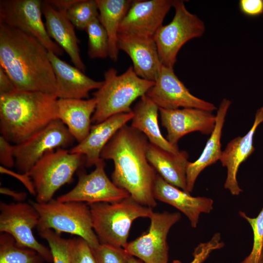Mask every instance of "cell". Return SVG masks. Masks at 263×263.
<instances>
[{
	"label": "cell",
	"mask_w": 263,
	"mask_h": 263,
	"mask_svg": "<svg viewBox=\"0 0 263 263\" xmlns=\"http://www.w3.org/2000/svg\"><path fill=\"white\" fill-rule=\"evenodd\" d=\"M148 143L143 133L126 125L106 144L100 158L113 161L111 177L116 186L139 204L152 208L157 205L153 188L157 174L147 158Z\"/></svg>",
	"instance_id": "1"
},
{
	"label": "cell",
	"mask_w": 263,
	"mask_h": 263,
	"mask_svg": "<svg viewBox=\"0 0 263 263\" xmlns=\"http://www.w3.org/2000/svg\"><path fill=\"white\" fill-rule=\"evenodd\" d=\"M0 66L17 91L56 95V81L48 51L32 36L0 23Z\"/></svg>",
	"instance_id": "2"
},
{
	"label": "cell",
	"mask_w": 263,
	"mask_h": 263,
	"mask_svg": "<svg viewBox=\"0 0 263 263\" xmlns=\"http://www.w3.org/2000/svg\"><path fill=\"white\" fill-rule=\"evenodd\" d=\"M53 94L16 91L0 95V131L10 143L19 144L58 119Z\"/></svg>",
	"instance_id": "3"
},
{
	"label": "cell",
	"mask_w": 263,
	"mask_h": 263,
	"mask_svg": "<svg viewBox=\"0 0 263 263\" xmlns=\"http://www.w3.org/2000/svg\"><path fill=\"white\" fill-rule=\"evenodd\" d=\"M102 85L93 94L96 108L92 123H99L114 115L130 113L132 103L146 94L154 82L140 77L132 66L118 75L117 70L110 68L104 72Z\"/></svg>",
	"instance_id": "4"
},
{
	"label": "cell",
	"mask_w": 263,
	"mask_h": 263,
	"mask_svg": "<svg viewBox=\"0 0 263 263\" xmlns=\"http://www.w3.org/2000/svg\"><path fill=\"white\" fill-rule=\"evenodd\" d=\"M93 228L100 244L124 248L133 222L139 218H149L152 208L143 206L131 196L114 203L88 205Z\"/></svg>",
	"instance_id": "5"
},
{
	"label": "cell",
	"mask_w": 263,
	"mask_h": 263,
	"mask_svg": "<svg viewBox=\"0 0 263 263\" xmlns=\"http://www.w3.org/2000/svg\"><path fill=\"white\" fill-rule=\"evenodd\" d=\"M39 215L37 228L38 232L51 229L60 235L62 232L84 239L92 250L100 245L93 225L89 206L78 202H60L52 199L40 203L29 201Z\"/></svg>",
	"instance_id": "6"
},
{
	"label": "cell",
	"mask_w": 263,
	"mask_h": 263,
	"mask_svg": "<svg viewBox=\"0 0 263 263\" xmlns=\"http://www.w3.org/2000/svg\"><path fill=\"white\" fill-rule=\"evenodd\" d=\"M84 165V157L65 149L46 152L27 173L36 192V202L46 203L62 186L73 180L75 171Z\"/></svg>",
	"instance_id": "7"
},
{
	"label": "cell",
	"mask_w": 263,
	"mask_h": 263,
	"mask_svg": "<svg viewBox=\"0 0 263 263\" xmlns=\"http://www.w3.org/2000/svg\"><path fill=\"white\" fill-rule=\"evenodd\" d=\"M175 14L168 24L162 25L155 34L160 60L165 66L173 68L177 54L189 40L201 37L205 32L204 22L189 12L183 0H173Z\"/></svg>",
	"instance_id": "8"
},
{
	"label": "cell",
	"mask_w": 263,
	"mask_h": 263,
	"mask_svg": "<svg viewBox=\"0 0 263 263\" xmlns=\"http://www.w3.org/2000/svg\"><path fill=\"white\" fill-rule=\"evenodd\" d=\"M39 215L30 203H0V232L11 235L19 246L37 252L47 263H53L49 247L38 242L33 229L37 227Z\"/></svg>",
	"instance_id": "9"
},
{
	"label": "cell",
	"mask_w": 263,
	"mask_h": 263,
	"mask_svg": "<svg viewBox=\"0 0 263 263\" xmlns=\"http://www.w3.org/2000/svg\"><path fill=\"white\" fill-rule=\"evenodd\" d=\"M42 5L40 0H1L0 23L32 36L48 51L62 56L63 50L47 32L42 18Z\"/></svg>",
	"instance_id": "10"
},
{
	"label": "cell",
	"mask_w": 263,
	"mask_h": 263,
	"mask_svg": "<svg viewBox=\"0 0 263 263\" xmlns=\"http://www.w3.org/2000/svg\"><path fill=\"white\" fill-rule=\"evenodd\" d=\"M75 138L67 127L56 119L22 142L14 145L15 166L19 173H28L49 151L65 149L72 145Z\"/></svg>",
	"instance_id": "11"
},
{
	"label": "cell",
	"mask_w": 263,
	"mask_h": 263,
	"mask_svg": "<svg viewBox=\"0 0 263 263\" xmlns=\"http://www.w3.org/2000/svg\"><path fill=\"white\" fill-rule=\"evenodd\" d=\"M181 217L177 212H153L149 217L150 224L148 232L128 243L125 250L145 263H168V235Z\"/></svg>",
	"instance_id": "12"
},
{
	"label": "cell",
	"mask_w": 263,
	"mask_h": 263,
	"mask_svg": "<svg viewBox=\"0 0 263 263\" xmlns=\"http://www.w3.org/2000/svg\"><path fill=\"white\" fill-rule=\"evenodd\" d=\"M104 160L101 159L94 169L86 173L82 169L77 172L75 186L56 199L60 202H86L88 205L98 203H114L130 196L125 190L116 186L107 176Z\"/></svg>",
	"instance_id": "13"
},
{
	"label": "cell",
	"mask_w": 263,
	"mask_h": 263,
	"mask_svg": "<svg viewBox=\"0 0 263 263\" xmlns=\"http://www.w3.org/2000/svg\"><path fill=\"white\" fill-rule=\"evenodd\" d=\"M146 95L159 108H197L212 112L214 104L192 94L174 73L173 68L162 65L154 85Z\"/></svg>",
	"instance_id": "14"
},
{
	"label": "cell",
	"mask_w": 263,
	"mask_h": 263,
	"mask_svg": "<svg viewBox=\"0 0 263 263\" xmlns=\"http://www.w3.org/2000/svg\"><path fill=\"white\" fill-rule=\"evenodd\" d=\"M173 0H133L122 20L119 34L153 38L172 7Z\"/></svg>",
	"instance_id": "15"
},
{
	"label": "cell",
	"mask_w": 263,
	"mask_h": 263,
	"mask_svg": "<svg viewBox=\"0 0 263 263\" xmlns=\"http://www.w3.org/2000/svg\"><path fill=\"white\" fill-rule=\"evenodd\" d=\"M161 125L167 130V139L177 146L179 140L185 135L199 132L210 134L216 123V115L211 112L187 108L168 110L159 108Z\"/></svg>",
	"instance_id": "16"
},
{
	"label": "cell",
	"mask_w": 263,
	"mask_h": 263,
	"mask_svg": "<svg viewBox=\"0 0 263 263\" xmlns=\"http://www.w3.org/2000/svg\"><path fill=\"white\" fill-rule=\"evenodd\" d=\"M117 47L130 56L138 76L155 81L162 64L153 38L119 34Z\"/></svg>",
	"instance_id": "17"
},
{
	"label": "cell",
	"mask_w": 263,
	"mask_h": 263,
	"mask_svg": "<svg viewBox=\"0 0 263 263\" xmlns=\"http://www.w3.org/2000/svg\"><path fill=\"white\" fill-rule=\"evenodd\" d=\"M262 122L263 107L257 110L253 124L246 134L232 139L222 150L220 161L222 166L227 169L224 187L232 195H238L242 191L237 178L239 168L254 151L253 137L256 129Z\"/></svg>",
	"instance_id": "18"
},
{
	"label": "cell",
	"mask_w": 263,
	"mask_h": 263,
	"mask_svg": "<svg viewBox=\"0 0 263 263\" xmlns=\"http://www.w3.org/2000/svg\"><path fill=\"white\" fill-rule=\"evenodd\" d=\"M133 116L132 111L118 114L92 125L86 138L72 148L70 152L84 156L85 167L95 166L101 159L100 154L106 144L120 129L132 120Z\"/></svg>",
	"instance_id": "19"
},
{
	"label": "cell",
	"mask_w": 263,
	"mask_h": 263,
	"mask_svg": "<svg viewBox=\"0 0 263 263\" xmlns=\"http://www.w3.org/2000/svg\"><path fill=\"white\" fill-rule=\"evenodd\" d=\"M56 81V96L58 98L87 99L89 92L101 87L102 81H96L83 72L48 51Z\"/></svg>",
	"instance_id": "20"
},
{
	"label": "cell",
	"mask_w": 263,
	"mask_h": 263,
	"mask_svg": "<svg viewBox=\"0 0 263 263\" xmlns=\"http://www.w3.org/2000/svg\"><path fill=\"white\" fill-rule=\"evenodd\" d=\"M42 10L49 37L69 55L75 66L84 73L86 66L80 55L75 26L67 15V11L56 8L42 1Z\"/></svg>",
	"instance_id": "21"
},
{
	"label": "cell",
	"mask_w": 263,
	"mask_h": 263,
	"mask_svg": "<svg viewBox=\"0 0 263 263\" xmlns=\"http://www.w3.org/2000/svg\"><path fill=\"white\" fill-rule=\"evenodd\" d=\"M153 195L156 200L168 204L184 214L193 228L197 226L202 213H209L213 208L212 199L192 196L168 183L159 174L155 181Z\"/></svg>",
	"instance_id": "22"
},
{
	"label": "cell",
	"mask_w": 263,
	"mask_h": 263,
	"mask_svg": "<svg viewBox=\"0 0 263 263\" xmlns=\"http://www.w3.org/2000/svg\"><path fill=\"white\" fill-rule=\"evenodd\" d=\"M231 104L230 100L224 98L216 115L215 128L210 134L199 157L194 162H189L186 169V184L189 193L193 189L196 180L200 173L207 167L220 160L221 150V139L222 130L227 111Z\"/></svg>",
	"instance_id": "23"
},
{
	"label": "cell",
	"mask_w": 263,
	"mask_h": 263,
	"mask_svg": "<svg viewBox=\"0 0 263 263\" xmlns=\"http://www.w3.org/2000/svg\"><path fill=\"white\" fill-rule=\"evenodd\" d=\"M96 104L94 97L57 99L58 119L65 124L78 143L86 138L90 131Z\"/></svg>",
	"instance_id": "24"
},
{
	"label": "cell",
	"mask_w": 263,
	"mask_h": 263,
	"mask_svg": "<svg viewBox=\"0 0 263 263\" xmlns=\"http://www.w3.org/2000/svg\"><path fill=\"white\" fill-rule=\"evenodd\" d=\"M146 156L150 164L164 180L187 192L186 169L189 161L186 151L180 150L177 153H173L149 142Z\"/></svg>",
	"instance_id": "25"
},
{
	"label": "cell",
	"mask_w": 263,
	"mask_h": 263,
	"mask_svg": "<svg viewBox=\"0 0 263 263\" xmlns=\"http://www.w3.org/2000/svg\"><path fill=\"white\" fill-rule=\"evenodd\" d=\"M131 126L143 133L149 142L166 151L177 153V146L169 143L162 135L158 122L159 108L146 94L134 106Z\"/></svg>",
	"instance_id": "26"
},
{
	"label": "cell",
	"mask_w": 263,
	"mask_h": 263,
	"mask_svg": "<svg viewBox=\"0 0 263 263\" xmlns=\"http://www.w3.org/2000/svg\"><path fill=\"white\" fill-rule=\"evenodd\" d=\"M99 20L105 29L109 38V57L116 61L119 50L117 39L120 25L129 10L133 0H96Z\"/></svg>",
	"instance_id": "27"
},
{
	"label": "cell",
	"mask_w": 263,
	"mask_h": 263,
	"mask_svg": "<svg viewBox=\"0 0 263 263\" xmlns=\"http://www.w3.org/2000/svg\"><path fill=\"white\" fill-rule=\"evenodd\" d=\"M44 261L36 251L19 246L11 235L0 233V263H43Z\"/></svg>",
	"instance_id": "28"
},
{
	"label": "cell",
	"mask_w": 263,
	"mask_h": 263,
	"mask_svg": "<svg viewBox=\"0 0 263 263\" xmlns=\"http://www.w3.org/2000/svg\"><path fill=\"white\" fill-rule=\"evenodd\" d=\"M85 31L88 37V55L92 59L109 56V41L107 33L99 18L91 21Z\"/></svg>",
	"instance_id": "29"
},
{
	"label": "cell",
	"mask_w": 263,
	"mask_h": 263,
	"mask_svg": "<svg viewBox=\"0 0 263 263\" xmlns=\"http://www.w3.org/2000/svg\"><path fill=\"white\" fill-rule=\"evenodd\" d=\"M67 15L75 27L85 30L91 21L99 17L96 0H78L67 11Z\"/></svg>",
	"instance_id": "30"
},
{
	"label": "cell",
	"mask_w": 263,
	"mask_h": 263,
	"mask_svg": "<svg viewBox=\"0 0 263 263\" xmlns=\"http://www.w3.org/2000/svg\"><path fill=\"white\" fill-rule=\"evenodd\" d=\"M239 215L250 224L253 233V244L250 254L240 263H263V207L255 218L243 211Z\"/></svg>",
	"instance_id": "31"
},
{
	"label": "cell",
	"mask_w": 263,
	"mask_h": 263,
	"mask_svg": "<svg viewBox=\"0 0 263 263\" xmlns=\"http://www.w3.org/2000/svg\"><path fill=\"white\" fill-rule=\"evenodd\" d=\"M38 232L41 237L44 239L49 245L53 263H72L71 239H64L51 229Z\"/></svg>",
	"instance_id": "32"
},
{
	"label": "cell",
	"mask_w": 263,
	"mask_h": 263,
	"mask_svg": "<svg viewBox=\"0 0 263 263\" xmlns=\"http://www.w3.org/2000/svg\"><path fill=\"white\" fill-rule=\"evenodd\" d=\"M92 251L96 263H128L129 254L122 247L100 244Z\"/></svg>",
	"instance_id": "33"
},
{
	"label": "cell",
	"mask_w": 263,
	"mask_h": 263,
	"mask_svg": "<svg viewBox=\"0 0 263 263\" xmlns=\"http://www.w3.org/2000/svg\"><path fill=\"white\" fill-rule=\"evenodd\" d=\"M225 245L221 241V234L215 233L208 242L199 244L193 252V260L189 263H203L209 256L212 251L222 248ZM171 263H182L178 260H175Z\"/></svg>",
	"instance_id": "34"
},
{
	"label": "cell",
	"mask_w": 263,
	"mask_h": 263,
	"mask_svg": "<svg viewBox=\"0 0 263 263\" xmlns=\"http://www.w3.org/2000/svg\"><path fill=\"white\" fill-rule=\"evenodd\" d=\"M72 263H96L89 244L80 237L71 239Z\"/></svg>",
	"instance_id": "35"
},
{
	"label": "cell",
	"mask_w": 263,
	"mask_h": 263,
	"mask_svg": "<svg viewBox=\"0 0 263 263\" xmlns=\"http://www.w3.org/2000/svg\"><path fill=\"white\" fill-rule=\"evenodd\" d=\"M14 145L3 136H0V163L1 166L9 169L15 166L13 154Z\"/></svg>",
	"instance_id": "36"
},
{
	"label": "cell",
	"mask_w": 263,
	"mask_h": 263,
	"mask_svg": "<svg viewBox=\"0 0 263 263\" xmlns=\"http://www.w3.org/2000/svg\"><path fill=\"white\" fill-rule=\"evenodd\" d=\"M239 8L242 13L250 17L263 14V0H240Z\"/></svg>",
	"instance_id": "37"
},
{
	"label": "cell",
	"mask_w": 263,
	"mask_h": 263,
	"mask_svg": "<svg viewBox=\"0 0 263 263\" xmlns=\"http://www.w3.org/2000/svg\"><path fill=\"white\" fill-rule=\"evenodd\" d=\"M0 171L1 173H6L19 179L26 188L29 192L32 195L36 196V192L33 181L29 175L26 173H21L14 172L2 166L0 167Z\"/></svg>",
	"instance_id": "38"
},
{
	"label": "cell",
	"mask_w": 263,
	"mask_h": 263,
	"mask_svg": "<svg viewBox=\"0 0 263 263\" xmlns=\"http://www.w3.org/2000/svg\"><path fill=\"white\" fill-rule=\"evenodd\" d=\"M17 91L15 86L3 69L0 66V95Z\"/></svg>",
	"instance_id": "39"
},
{
	"label": "cell",
	"mask_w": 263,
	"mask_h": 263,
	"mask_svg": "<svg viewBox=\"0 0 263 263\" xmlns=\"http://www.w3.org/2000/svg\"><path fill=\"white\" fill-rule=\"evenodd\" d=\"M44 1L56 8L67 11L77 2L78 0H45Z\"/></svg>",
	"instance_id": "40"
},
{
	"label": "cell",
	"mask_w": 263,
	"mask_h": 263,
	"mask_svg": "<svg viewBox=\"0 0 263 263\" xmlns=\"http://www.w3.org/2000/svg\"><path fill=\"white\" fill-rule=\"evenodd\" d=\"M0 192L1 194L11 196L18 202H23L27 197V193L25 192H17L5 187H1Z\"/></svg>",
	"instance_id": "41"
},
{
	"label": "cell",
	"mask_w": 263,
	"mask_h": 263,
	"mask_svg": "<svg viewBox=\"0 0 263 263\" xmlns=\"http://www.w3.org/2000/svg\"><path fill=\"white\" fill-rule=\"evenodd\" d=\"M128 263H145L141 260L129 254L128 259Z\"/></svg>",
	"instance_id": "42"
}]
</instances>
